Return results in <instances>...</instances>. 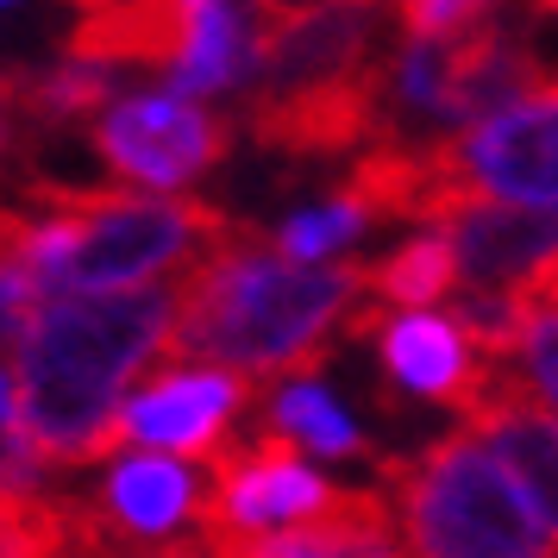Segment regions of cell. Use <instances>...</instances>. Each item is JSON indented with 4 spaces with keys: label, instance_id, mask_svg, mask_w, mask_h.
Returning <instances> with one entry per match:
<instances>
[{
    "label": "cell",
    "instance_id": "obj_21",
    "mask_svg": "<svg viewBox=\"0 0 558 558\" xmlns=\"http://www.w3.org/2000/svg\"><path fill=\"white\" fill-rule=\"evenodd\" d=\"M138 558H214V553L195 546V539H177V546H163V553H138Z\"/></svg>",
    "mask_w": 558,
    "mask_h": 558
},
{
    "label": "cell",
    "instance_id": "obj_4",
    "mask_svg": "<svg viewBox=\"0 0 558 558\" xmlns=\"http://www.w3.org/2000/svg\"><path fill=\"white\" fill-rule=\"evenodd\" d=\"M227 232L232 220L202 202L76 189V182H26L20 264H26L38 302L113 295V289H145L177 264H202Z\"/></svg>",
    "mask_w": 558,
    "mask_h": 558
},
{
    "label": "cell",
    "instance_id": "obj_3",
    "mask_svg": "<svg viewBox=\"0 0 558 558\" xmlns=\"http://www.w3.org/2000/svg\"><path fill=\"white\" fill-rule=\"evenodd\" d=\"M389 7H257L252 138L282 157H345L383 138Z\"/></svg>",
    "mask_w": 558,
    "mask_h": 558
},
{
    "label": "cell",
    "instance_id": "obj_13",
    "mask_svg": "<svg viewBox=\"0 0 558 558\" xmlns=\"http://www.w3.org/2000/svg\"><path fill=\"white\" fill-rule=\"evenodd\" d=\"M383 364L396 371V383H408L414 396H427V402H446L458 408V421L483 402V389H489V364L464 352V339H458L439 314H389V327H383Z\"/></svg>",
    "mask_w": 558,
    "mask_h": 558
},
{
    "label": "cell",
    "instance_id": "obj_7",
    "mask_svg": "<svg viewBox=\"0 0 558 558\" xmlns=\"http://www.w3.org/2000/svg\"><path fill=\"white\" fill-rule=\"evenodd\" d=\"M232 113H214L182 95H126L107 113H95L88 145L113 177L145 182V189H182L207 177L232 151Z\"/></svg>",
    "mask_w": 558,
    "mask_h": 558
},
{
    "label": "cell",
    "instance_id": "obj_14",
    "mask_svg": "<svg viewBox=\"0 0 558 558\" xmlns=\"http://www.w3.org/2000/svg\"><path fill=\"white\" fill-rule=\"evenodd\" d=\"M257 76V7H220V0H189V38L170 70V95L202 101L227 95Z\"/></svg>",
    "mask_w": 558,
    "mask_h": 558
},
{
    "label": "cell",
    "instance_id": "obj_12",
    "mask_svg": "<svg viewBox=\"0 0 558 558\" xmlns=\"http://www.w3.org/2000/svg\"><path fill=\"white\" fill-rule=\"evenodd\" d=\"M189 38V0H101L76 7V26L63 32V63L126 76V70H157L170 82Z\"/></svg>",
    "mask_w": 558,
    "mask_h": 558
},
{
    "label": "cell",
    "instance_id": "obj_1",
    "mask_svg": "<svg viewBox=\"0 0 558 558\" xmlns=\"http://www.w3.org/2000/svg\"><path fill=\"white\" fill-rule=\"evenodd\" d=\"M357 264L345 270H302L270 252V239L232 227L202 264L170 282V327L163 364H214L227 377H289L320 371L332 327L357 307Z\"/></svg>",
    "mask_w": 558,
    "mask_h": 558
},
{
    "label": "cell",
    "instance_id": "obj_10",
    "mask_svg": "<svg viewBox=\"0 0 558 558\" xmlns=\"http://www.w3.org/2000/svg\"><path fill=\"white\" fill-rule=\"evenodd\" d=\"M433 227L452 252V282H464L471 295H502V289H527V282L553 277V214L458 202Z\"/></svg>",
    "mask_w": 558,
    "mask_h": 558
},
{
    "label": "cell",
    "instance_id": "obj_11",
    "mask_svg": "<svg viewBox=\"0 0 558 558\" xmlns=\"http://www.w3.org/2000/svg\"><path fill=\"white\" fill-rule=\"evenodd\" d=\"M82 502H88L95 533L126 558L138 546H151V539H177L189 521H202L207 489L177 458L138 452V458H120L101 477V496H82Z\"/></svg>",
    "mask_w": 558,
    "mask_h": 558
},
{
    "label": "cell",
    "instance_id": "obj_17",
    "mask_svg": "<svg viewBox=\"0 0 558 558\" xmlns=\"http://www.w3.org/2000/svg\"><path fill=\"white\" fill-rule=\"evenodd\" d=\"M371 227L364 214H357L345 195H332V202H320V207H302V214H289L277 227V239H270V252L282 257V264H302V270H314L320 257H332V252H345L357 232Z\"/></svg>",
    "mask_w": 558,
    "mask_h": 558
},
{
    "label": "cell",
    "instance_id": "obj_18",
    "mask_svg": "<svg viewBox=\"0 0 558 558\" xmlns=\"http://www.w3.org/2000/svg\"><path fill=\"white\" fill-rule=\"evenodd\" d=\"M45 489V464L32 458L26 433H20V396H13V371L0 364V496H38Z\"/></svg>",
    "mask_w": 558,
    "mask_h": 558
},
{
    "label": "cell",
    "instance_id": "obj_2",
    "mask_svg": "<svg viewBox=\"0 0 558 558\" xmlns=\"http://www.w3.org/2000/svg\"><path fill=\"white\" fill-rule=\"evenodd\" d=\"M170 327V289H113V295H63L38 302L20 332V433L38 464H95L113 458L120 408H126L132 371H145L163 352Z\"/></svg>",
    "mask_w": 558,
    "mask_h": 558
},
{
    "label": "cell",
    "instance_id": "obj_20",
    "mask_svg": "<svg viewBox=\"0 0 558 558\" xmlns=\"http://www.w3.org/2000/svg\"><path fill=\"white\" fill-rule=\"evenodd\" d=\"M20 132H32L20 113V88H13V70H0V157L20 145Z\"/></svg>",
    "mask_w": 558,
    "mask_h": 558
},
{
    "label": "cell",
    "instance_id": "obj_8",
    "mask_svg": "<svg viewBox=\"0 0 558 558\" xmlns=\"http://www.w3.org/2000/svg\"><path fill=\"white\" fill-rule=\"evenodd\" d=\"M214 464V489L202 508V539H257V533L302 527L332 508V489L289 439L257 427L252 439H227Z\"/></svg>",
    "mask_w": 558,
    "mask_h": 558
},
{
    "label": "cell",
    "instance_id": "obj_5",
    "mask_svg": "<svg viewBox=\"0 0 558 558\" xmlns=\"http://www.w3.org/2000/svg\"><path fill=\"white\" fill-rule=\"evenodd\" d=\"M377 496L402 527V558H553V521L471 433H439L421 452L383 458Z\"/></svg>",
    "mask_w": 558,
    "mask_h": 558
},
{
    "label": "cell",
    "instance_id": "obj_19",
    "mask_svg": "<svg viewBox=\"0 0 558 558\" xmlns=\"http://www.w3.org/2000/svg\"><path fill=\"white\" fill-rule=\"evenodd\" d=\"M32 314H38V289H32L26 264H20V232H13L0 245V345H20Z\"/></svg>",
    "mask_w": 558,
    "mask_h": 558
},
{
    "label": "cell",
    "instance_id": "obj_16",
    "mask_svg": "<svg viewBox=\"0 0 558 558\" xmlns=\"http://www.w3.org/2000/svg\"><path fill=\"white\" fill-rule=\"evenodd\" d=\"M264 433H277V439H289V446H307V452H320V458L364 452V433L352 427V414L332 402L314 377H289L277 396H270Z\"/></svg>",
    "mask_w": 558,
    "mask_h": 558
},
{
    "label": "cell",
    "instance_id": "obj_15",
    "mask_svg": "<svg viewBox=\"0 0 558 558\" xmlns=\"http://www.w3.org/2000/svg\"><path fill=\"white\" fill-rule=\"evenodd\" d=\"M357 289L371 295V307H402V314H427L433 302H446L458 282H452V252H446V239L439 232H421V239H408L396 245L389 257L377 264H357Z\"/></svg>",
    "mask_w": 558,
    "mask_h": 558
},
{
    "label": "cell",
    "instance_id": "obj_22",
    "mask_svg": "<svg viewBox=\"0 0 558 558\" xmlns=\"http://www.w3.org/2000/svg\"><path fill=\"white\" fill-rule=\"evenodd\" d=\"M0 558H7V496H0Z\"/></svg>",
    "mask_w": 558,
    "mask_h": 558
},
{
    "label": "cell",
    "instance_id": "obj_6",
    "mask_svg": "<svg viewBox=\"0 0 558 558\" xmlns=\"http://www.w3.org/2000/svg\"><path fill=\"white\" fill-rule=\"evenodd\" d=\"M553 138H558V95L508 107L496 120L471 132L433 138V214H452L458 202H496L521 214H553L558 202V170H553Z\"/></svg>",
    "mask_w": 558,
    "mask_h": 558
},
{
    "label": "cell",
    "instance_id": "obj_9",
    "mask_svg": "<svg viewBox=\"0 0 558 558\" xmlns=\"http://www.w3.org/2000/svg\"><path fill=\"white\" fill-rule=\"evenodd\" d=\"M252 402V383L227 371H163L120 408V439L151 446L157 458H214L227 446V427Z\"/></svg>",
    "mask_w": 558,
    "mask_h": 558
}]
</instances>
